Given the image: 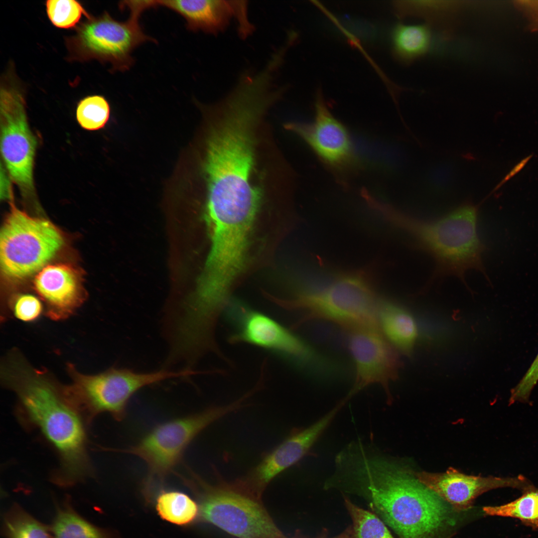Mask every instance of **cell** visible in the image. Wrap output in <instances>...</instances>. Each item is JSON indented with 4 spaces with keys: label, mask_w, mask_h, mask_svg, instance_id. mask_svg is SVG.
Returning a JSON list of instances; mask_svg holds the SVG:
<instances>
[{
    "label": "cell",
    "mask_w": 538,
    "mask_h": 538,
    "mask_svg": "<svg viewBox=\"0 0 538 538\" xmlns=\"http://www.w3.org/2000/svg\"><path fill=\"white\" fill-rule=\"evenodd\" d=\"M50 527L53 538H118L115 532L97 526L80 515L69 498L57 507Z\"/></svg>",
    "instance_id": "cell-19"
},
{
    "label": "cell",
    "mask_w": 538,
    "mask_h": 538,
    "mask_svg": "<svg viewBox=\"0 0 538 538\" xmlns=\"http://www.w3.org/2000/svg\"><path fill=\"white\" fill-rule=\"evenodd\" d=\"M33 284L47 305L45 315L52 320L68 318L85 299L81 275L68 264L46 266L37 273Z\"/></svg>",
    "instance_id": "cell-16"
},
{
    "label": "cell",
    "mask_w": 538,
    "mask_h": 538,
    "mask_svg": "<svg viewBox=\"0 0 538 538\" xmlns=\"http://www.w3.org/2000/svg\"><path fill=\"white\" fill-rule=\"evenodd\" d=\"M245 1L224 0H155L161 6L181 15L186 27L192 31L216 34L224 31L232 18L238 19Z\"/></svg>",
    "instance_id": "cell-17"
},
{
    "label": "cell",
    "mask_w": 538,
    "mask_h": 538,
    "mask_svg": "<svg viewBox=\"0 0 538 538\" xmlns=\"http://www.w3.org/2000/svg\"><path fill=\"white\" fill-rule=\"evenodd\" d=\"M315 106L312 122H290L283 127L302 139L338 181L347 186L360 169L361 160L349 131L332 115L320 91Z\"/></svg>",
    "instance_id": "cell-11"
},
{
    "label": "cell",
    "mask_w": 538,
    "mask_h": 538,
    "mask_svg": "<svg viewBox=\"0 0 538 538\" xmlns=\"http://www.w3.org/2000/svg\"><path fill=\"white\" fill-rule=\"evenodd\" d=\"M1 533L5 538H53L50 526L40 522L17 504L4 514Z\"/></svg>",
    "instance_id": "cell-22"
},
{
    "label": "cell",
    "mask_w": 538,
    "mask_h": 538,
    "mask_svg": "<svg viewBox=\"0 0 538 538\" xmlns=\"http://www.w3.org/2000/svg\"><path fill=\"white\" fill-rule=\"evenodd\" d=\"M295 538H305V537H301V536H298V537H296ZM316 538H351V532H350H350H346L345 533H344L340 535L339 536H338L334 537V538H328V537H326L325 536H321L320 537Z\"/></svg>",
    "instance_id": "cell-32"
},
{
    "label": "cell",
    "mask_w": 538,
    "mask_h": 538,
    "mask_svg": "<svg viewBox=\"0 0 538 538\" xmlns=\"http://www.w3.org/2000/svg\"><path fill=\"white\" fill-rule=\"evenodd\" d=\"M446 1H398L395 4L399 16L417 15L433 19L452 15L459 5Z\"/></svg>",
    "instance_id": "cell-26"
},
{
    "label": "cell",
    "mask_w": 538,
    "mask_h": 538,
    "mask_svg": "<svg viewBox=\"0 0 538 538\" xmlns=\"http://www.w3.org/2000/svg\"><path fill=\"white\" fill-rule=\"evenodd\" d=\"M128 9L130 15L125 21L114 19L107 12L88 17L67 40L71 58L107 62L113 71L128 70L134 62L133 51L146 42L155 41L140 26L139 19L143 11L137 7Z\"/></svg>",
    "instance_id": "cell-10"
},
{
    "label": "cell",
    "mask_w": 538,
    "mask_h": 538,
    "mask_svg": "<svg viewBox=\"0 0 538 538\" xmlns=\"http://www.w3.org/2000/svg\"><path fill=\"white\" fill-rule=\"evenodd\" d=\"M415 475L420 482L457 510L469 509L477 497L493 489L511 487L523 491L533 486L522 475L507 478L469 475L452 467L442 473L422 471Z\"/></svg>",
    "instance_id": "cell-15"
},
{
    "label": "cell",
    "mask_w": 538,
    "mask_h": 538,
    "mask_svg": "<svg viewBox=\"0 0 538 538\" xmlns=\"http://www.w3.org/2000/svg\"><path fill=\"white\" fill-rule=\"evenodd\" d=\"M377 314L383 335L395 348L410 355L417 336L416 324L410 313L393 301L379 299Z\"/></svg>",
    "instance_id": "cell-18"
},
{
    "label": "cell",
    "mask_w": 538,
    "mask_h": 538,
    "mask_svg": "<svg viewBox=\"0 0 538 538\" xmlns=\"http://www.w3.org/2000/svg\"><path fill=\"white\" fill-rule=\"evenodd\" d=\"M483 511L487 515L518 519L525 525L537 530L538 487L532 486L513 501L500 506H486Z\"/></svg>",
    "instance_id": "cell-23"
},
{
    "label": "cell",
    "mask_w": 538,
    "mask_h": 538,
    "mask_svg": "<svg viewBox=\"0 0 538 538\" xmlns=\"http://www.w3.org/2000/svg\"><path fill=\"white\" fill-rule=\"evenodd\" d=\"M339 403L317 421L295 430L268 454L247 475L236 481L243 489L262 499L269 484L304 457L343 406Z\"/></svg>",
    "instance_id": "cell-14"
},
{
    "label": "cell",
    "mask_w": 538,
    "mask_h": 538,
    "mask_svg": "<svg viewBox=\"0 0 538 538\" xmlns=\"http://www.w3.org/2000/svg\"><path fill=\"white\" fill-rule=\"evenodd\" d=\"M479 205L461 204L443 216L424 220L381 204L378 210L392 224L406 232L414 247L433 261L434 269L422 290L448 277L457 279L467 289L470 271L485 274L482 256L485 247L478 232Z\"/></svg>",
    "instance_id": "cell-3"
},
{
    "label": "cell",
    "mask_w": 538,
    "mask_h": 538,
    "mask_svg": "<svg viewBox=\"0 0 538 538\" xmlns=\"http://www.w3.org/2000/svg\"><path fill=\"white\" fill-rule=\"evenodd\" d=\"M233 329L231 344L247 343L265 349L315 380L337 379L342 367L290 330L267 315L242 304L229 308L225 315Z\"/></svg>",
    "instance_id": "cell-4"
},
{
    "label": "cell",
    "mask_w": 538,
    "mask_h": 538,
    "mask_svg": "<svg viewBox=\"0 0 538 538\" xmlns=\"http://www.w3.org/2000/svg\"><path fill=\"white\" fill-rule=\"evenodd\" d=\"M538 381V354L518 384L511 390L509 404L527 403Z\"/></svg>",
    "instance_id": "cell-29"
},
{
    "label": "cell",
    "mask_w": 538,
    "mask_h": 538,
    "mask_svg": "<svg viewBox=\"0 0 538 538\" xmlns=\"http://www.w3.org/2000/svg\"><path fill=\"white\" fill-rule=\"evenodd\" d=\"M514 3L527 17L530 28L538 31V0H516Z\"/></svg>",
    "instance_id": "cell-30"
},
{
    "label": "cell",
    "mask_w": 538,
    "mask_h": 538,
    "mask_svg": "<svg viewBox=\"0 0 538 538\" xmlns=\"http://www.w3.org/2000/svg\"><path fill=\"white\" fill-rule=\"evenodd\" d=\"M11 206L0 233V269L5 278L20 281L47 266L63 248L64 239L50 221Z\"/></svg>",
    "instance_id": "cell-9"
},
{
    "label": "cell",
    "mask_w": 538,
    "mask_h": 538,
    "mask_svg": "<svg viewBox=\"0 0 538 538\" xmlns=\"http://www.w3.org/2000/svg\"><path fill=\"white\" fill-rule=\"evenodd\" d=\"M391 37L394 56L406 64L424 56L432 42L431 28L427 24L398 23L393 28Z\"/></svg>",
    "instance_id": "cell-20"
},
{
    "label": "cell",
    "mask_w": 538,
    "mask_h": 538,
    "mask_svg": "<svg viewBox=\"0 0 538 538\" xmlns=\"http://www.w3.org/2000/svg\"><path fill=\"white\" fill-rule=\"evenodd\" d=\"M12 316L24 322L31 323L39 319L43 312L40 299L31 294L16 296L10 306Z\"/></svg>",
    "instance_id": "cell-28"
},
{
    "label": "cell",
    "mask_w": 538,
    "mask_h": 538,
    "mask_svg": "<svg viewBox=\"0 0 538 538\" xmlns=\"http://www.w3.org/2000/svg\"><path fill=\"white\" fill-rule=\"evenodd\" d=\"M45 6L49 20L60 28L74 27L83 15L90 16L80 2L75 0H48Z\"/></svg>",
    "instance_id": "cell-27"
},
{
    "label": "cell",
    "mask_w": 538,
    "mask_h": 538,
    "mask_svg": "<svg viewBox=\"0 0 538 538\" xmlns=\"http://www.w3.org/2000/svg\"><path fill=\"white\" fill-rule=\"evenodd\" d=\"M378 300L368 283L356 275H343L299 294L291 300H278L282 306L303 311L297 325L312 320L336 324L349 332L380 331Z\"/></svg>",
    "instance_id": "cell-7"
},
{
    "label": "cell",
    "mask_w": 538,
    "mask_h": 538,
    "mask_svg": "<svg viewBox=\"0 0 538 538\" xmlns=\"http://www.w3.org/2000/svg\"><path fill=\"white\" fill-rule=\"evenodd\" d=\"M244 406L239 398L223 406L210 407L185 417L168 421L154 427L135 445L120 450L136 455L147 466L143 480V492L147 499L162 490L167 476L180 462L191 441L207 426Z\"/></svg>",
    "instance_id": "cell-6"
},
{
    "label": "cell",
    "mask_w": 538,
    "mask_h": 538,
    "mask_svg": "<svg viewBox=\"0 0 538 538\" xmlns=\"http://www.w3.org/2000/svg\"><path fill=\"white\" fill-rule=\"evenodd\" d=\"M155 510L162 520L179 526H188L199 520L198 502L186 494L161 490L155 498Z\"/></svg>",
    "instance_id": "cell-21"
},
{
    "label": "cell",
    "mask_w": 538,
    "mask_h": 538,
    "mask_svg": "<svg viewBox=\"0 0 538 538\" xmlns=\"http://www.w3.org/2000/svg\"><path fill=\"white\" fill-rule=\"evenodd\" d=\"M72 383L67 391L81 414L91 418L109 412L118 421L126 415L128 402L140 389L162 381L187 377V371L162 368L149 372H137L129 368L113 367L95 375H86L68 365Z\"/></svg>",
    "instance_id": "cell-8"
},
{
    "label": "cell",
    "mask_w": 538,
    "mask_h": 538,
    "mask_svg": "<svg viewBox=\"0 0 538 538\" xmlns=\"http://www.w3.org/2000/svg\"><path fill=\"white\" fill-rule=\"evenodd\" d=\"M345 503L353 522L351 538H394L376 515L358 507L346 498Z\"/></svg>",
    "instance_id": "cell-24"
},
{
    "label": "cell",
    "mask_w": 538,
    "mask_h": 538,
    "mask_svg": "<svg viewBox=\"0 0 538 538\" xmlns=\"http://www.w3.org/2000/svg\"><path fill=\"white\" fill-rule=\"evenodd\" d=\"M335 462V479L354 482L364 490L401 538H430L449 520L447 503L406 467L362 442L345 447Z\"/></svg>",
    "instance_id": "cell-1"
},
{
    "label": "cell",
    "mask_w": 538,
    "mask_h": 538,
    "mask_svg": "<svg viewBox=\"0 0 538 538\" xmlns=\"http://www.w3.org/2000/svg\"><path fill=\"white\" fill-rule=\"evenodd\" d=\"M5 387L16 395L28 420L42 433L59 455L56 484L69 487L92 475L82 414L62 386L47 372L32 367L16 350L1 367Z\"/></svg>",
    "instance_id": "cell-2"
},
{
    "label": "cell",
    "mask_w": 538,
    "mask_h": 538,
    "mask_svg": "<svg viewBox=\"0 0 538 538\" xmlns=\"http://www.w3.org/2000/svg\"><path fill=\"white\" fill-rule=\"evenodd\" d=\"M348 348L355 366L353 385L348 400L373 384L381 386L391 402L389 384L399 375L401 362L395 348L381 331L362 329L349 332Z\"/></svg>",
    "instance_id": "cell-13"
},
{
    "label": "cell",
    "mask_w": 538,
    "mask_h": 538,
    "mask_svg": "<svg viewBox=\"0 0 538 538\" xmlns=\"http://www.w3.org/2000/svg\"><path fill=\"white\" fill-rule=\"evenodd\" d=\"M9 180L5 171L1 167L0 171V198L1 199L10 200L12 199V192Z\"/></svg>",
    "instance_id": "cell-31"
},
{
    "label": "cell",
    "mask_w": 538,
    "mask_h": 538,
    "mask_svg": "<svg viewBox=\"0 0 538 538\" xmlns=\"http://www.w3.org/2000/svg\"><path fill=\"white\" fill-rule=\"evenodd\" d=\"M36 145L22 93L13 84H3L0 92L1 154L9 176L25 195L34 190Z\"/></svg>",
    "instance_id": "cell-12"
},
{
    "label": "cell",
    "mask_w": 538,
    "mask_h": 538,
    "mask_svg": "<svg viewBox=\"0 0 538 538\" xmlns=\"http://www.w3.org/2000/svg\"><path fill=\"white\" fill-rule=\"evenodd\" d=\"M178 475L195 494L199 520L212 525L237 538H288L278 528L260 498L223 481H205L191 469Z\"/></svg>",
    "instance_id": "cell-5"
},
{
    "label": "cell",
    "mask_w": 538,
    "mask_h": 538,
    "mask_svg": "<svg viewBox=\"0 0 538 538\" xmlns=\"http://www.w3.org/2000/svg\"><path fill=\"white\" fill-rule=\"evenodd\" d=\"M110 108L106 99L100 95L86 97L78 103L76 119L85 130L96 131L103 128L109 119Z\"/></svg>",
    "instance_id": "cell-25"
}]
</instances>
